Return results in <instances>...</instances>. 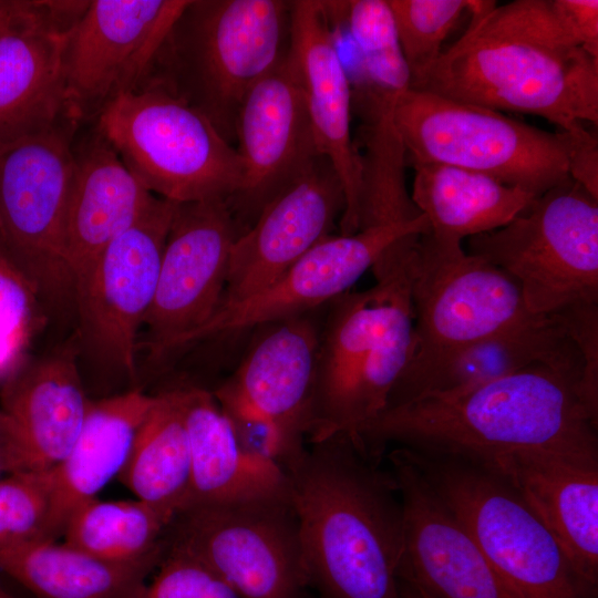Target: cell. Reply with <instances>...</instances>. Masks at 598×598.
<instances>
[{
    "instance_id": "6da1fadb",
    "label": "cell",
    "mask_w": 598,
    "mask_h": 598,
    "mask_svg": "<svg viewBox=\"0 0 598 598\" xmlns=\"http://www.w3.org/2000/svg\"><path fill=\"white\" fill-rule=\"evenodd\" d=\"M463 35L411 89L537 115L569 131L598 124V59L561 28L549 0L482 3Z\"/></svg>"
},
{
    "instance_id": "7a4b0ae2",
    "label": "cell",
    "mask_w": 598,
    "mask_h": 598,
    "mask_svg": "<svg viewBox=\"0 0 598 598\" xmlns=\"http://www.w3.org/2000/svg\"><path fill=\"white\" fill-rule=\"evenodd\" d=\"M579 385L577 377L538 364L385 409L354 437L379 460L390 443L476 461L528 451L598 455V422L585 408Z\"/></svg>"
},
{
    "instance_id": "3957f363",
    "label": "cell",
    "mask_w": 598,
    "mask_h": 598,
    "mask_svg": "<svg viewBox=\"0 0 598 598\" xmlns=\"http://www.w3.org/2000/svg\"><path fill=\"white\" fill-rule=\"evenodd\" d=\"M381 461L340 432L310 443L285 471L319 598H400L403 511Z\"/></svg>"
},
{
    "instance_id": "277c9868",
    "label": "cell",
    "mask_w": 598,
    "mask_h": 598,
    "mask_svg": "<svg viewBox=\"0 0 598 598\" xmlns=\"http://www.w3.org/2000/svg\"><path fill=\"white\" fill-rule=\"evenodd\" d=\"M416 239L390 247L372 266L375 285L326 305L306 439L354 436L381 413L414 351L411 255Z\"/></svg>"
},
{
    "instance_id": "5b68a950",
    "label": "cell",
    "mask_w": 598,
    "mask_h": 598,
    "mask_svg": "<svg viewBox=\"0 0 598 598\" xmlns=\"http://www.w3.org/2000/svg\"><path fill=\"white\" fill-rule=\"evenodd\" d=\"M291 1L188 0L146 76L202 113L231 145L248 91L287 54Z\"/></svg>"
},
{
    "instance_id": "8992f818",
    "label": "cell",
    "mask_w": 598,
    "mask_h": 598,
    "mask_svg": "<svg viewBox=\"0 0 598 598\" xmlns=\"http://www.w3.org/2000/svg\"><path fill=\"white\" fill-rule=\"evenodd\" d=\"M93 124L153 195L173 203L229 200L240 188L243 161L198 111L143 82L106 105Z\"/></svg>"
},
{
    "instance_id": "52a82bcc",
    "label": "cell",
    "mask_w": 598,
    "mask_h": 598,
    "mask_svg": "<svg viewBox=\"0 0 598 598\" xmlns=\"http://www.w3.org/2000/svg\"><path fill=\"white\" fill-rule=\"evenodd\" d=\"M393 117L411 164L461 167L536 196L570 177L560 131L413 89L400 96Z\"/></svg>"
},
{
    "instance_id": "ba28073f",
    "label": "cell",
    "mask_w": 598,
    "mask_h": 598,
    "mask_svg": "<svg viewBox=\"0 0 598 598\" xmlns=\"http://www.w3.org/2000/svg\"><path fill=\"white\" fill-rule=\"evenodd\" d=\"M409 451L518 598H591L554 537L503 476L468 457Z\"/></svg>"
},
{
    "instance_id": "9c48e42d",
    "label": "cell",
    "mask_w": 598,
    "mask_h": 598,
    "mask_svg": "<svg viewBox=\"0 0 598 598\" xmlns=\"http://www.w3.org/2000/svg\"><path fill=\"white\" fill-rule=\"evenodd\" d=\"M466 252L508 274L533 315L598 303V198L569 177L504 227L467 238Z\"/></svg>"
},
{
    "instance_id": "30bf717a",
    "label": "cell",
    "mask_w": 598,
    "mask_h": 598,
    "mask_svg": "<svg viewBox=\"0 0 598 598\" xmlns=\"http://www.w3.org/2000/svg\"><path fill=\"white\" fill-rule=\"evenodd\" d=\"M410 296L415 347L394 386L533 316L508 274L467 254L461 241L440 239L430 231L412 249Z\"/></svg>"
},
{
    "instance_id": "8fae6325",
    "label": "cell",
    "mask_w": 598,
    "mask_h": 598,
    "mask_svg": "<svg viewBox=\"0 0 598 598\" xmlns=\"http://www.w3.org/2000/svg\"><path fill=\"white\" fill-rule=\"evenodd\" d=\"M82 122L69 116L0 146V229L12 260L45 301L74 303L64 259V223L73 142Z\"/></svg>"
},
{
    "instance_id": "7c38bea8",
    "label": "cell",
    "mask_w": 598,
    "mask_h": 598,
    "mask_svg": "<svg viewBox=\"0 0 598 598\" xmlns=\"http://www.w3.org/2000/svg\"><path fill=\"white\" fill-rule=\"evenodd\" d=\"M163 539L165 548L207 565L241 598H306L309 582L291 496L184 507Z\"/></svg>"
},
{
    "instance_id": "4fadbf2b",
    "label": "cell",
    "mask_w": 598,
    "mask_h": 598,
    "mask_svg": "<svg viewBox=\"0 0 598 598\" xmlns=\"http://www.w3.org/2000/svg\"><path fill=\"white\" fill-rule=\"evenodd\" d=\"M176 204L155 196L74 291L80 342L100 363L132 380L138 332L155 293Z\"/></svg>"
},
{
    "instance_id": "5bb4252c",
    "label": "cell",
    "mask_w": 598,
    "mask_h": 598,
    "mask_svg": "<svg viewBox=\"0 0 598 598\" xmlns=\"http://www.w3.org/2000/svg\"><path fill=\"white\" fill-rule=\"evenodd\" d=\"M243 233L226 199L176 204L143 323L150 359L173 354L217 312L231 247Z\"/></svg>"
},
{
    "instance_id": "9a60e30c",
    "label": "cell",
    "mask_w": 598,
    "mask_h": 598,
    "mask_svg": "<svg viewBox=\"0 0 598 598\" xmlns=\"http://www.w3.org/2000/svg\"><path fill=\"white\" fill-rule=\"evenodd\" d=\"M188 0H94L65 33L63 73L73 112L94 121L146 76Z\"/></svg>"
},
{
    "instance_id": "2e32d148",
    "label": "cell",
    "mask_w": 598,
    "mask_h": 598,
    "mask_svg": "<svg viewBox=\"0 0 598 598\" xmlns=\"http://www.w3.org/2000/svg\"><path fill=\"white\" fill-rule=\"evenodd\" d=\"M430 231L423 214L401 223L329 235L265 290L224 306L187 336L179 349L203 339L240 332L326 306L349 291L395 243Z\"/></svg>"
},
{
    "instance_id": "e0dca14e",
    "label": "cell",
    "mask_w": 598,
    "mask_h": 598,
    "mask_svg": "<svg viewBox=\"0 0 598 598\" xmlns=\"http://www.w3.org/2000/svg\"><path fill=\"white\" fill-rule=\"evenodd\" d=\"M403 511L398 575L434 598H518L437 495L406 447L388 455Z\"/></svg>"
},
{
    "instance_id": "ac0fdd59",
    "label": "cell",
    "mask_w": 598,
    "mask_h": 598,
    "mask_svg": "<svg viewBox=\"0 0 598 598\" xmlns=\"http://www.w3.org/2000/svg\"><path fill=\"white\" fill-rule=\"evenodd\" d=\"M244 177L228 200L245 231L264 206L299 179L321 155L291 64L286 56L246 94L236 120Z\"/></svg>"
},
{
    "instance_id": "d6986e66",
    "label": "cell",
    "mask_w": 598,
    "mask_h": 598,
    "mask_svg": "<svg viewBox=\"0 0 598 598\" xmlns=\"http://www.w3.org/2000/svg\"><path fill=\"white\" fill-rule=\"evenodd\" d=\"M344 207L342 184L331 163L320 155L308 172L270 199L235 240L219 308L272 285L331 235Z\"/></svg>"
},
{
    "instance_id": "ffe728a7",
    "label": "cell",
    "mask_w": 598,
    "mask_h": 598,
    "mask_svg": "<svg viewBox=\"0 0 598 598\" xmlns=\"http://www.w3.org/2000/svg\"><path fill=\"white\" fill-rule=\"evenodd\" d=\"M287 58L301 89L318 152L344 192L340 234L359 230L361 162L351 133V89L321 0H295Z\"/></svg>"
},
{
    "instance_id": "44dd1931",
    "label": "cell",
    "mask_w": 598,
    "mask_h": 598,
    "mask_svg": "<svg viewBox=\"0 0 598 598\" xmlns=\"http://www.w3.org/2000/svg\"><path fill=\"white\" fill-rule=\"evenodd\" d=\"M321 319L316 309L260 326L236 371L212 391L224 411L271 420L297 455L306 451Z\"/></svg>"
},
{
    "instance_id": "7402d4cb",
    "label": "cell",
    "mask_w": 598,
    "mask_h": 598,
    "mask_svg": "<svg viewBox=\"0 0 598 598\" xmlns=\"http://www.w3.org/2000/svg\"><path fill=\"white\" fill-rule=\"evenodd\" d=\"M478 462L517 491L554 537L584 590L596 598L598 455L528 451Z\"/></svg>"
},
{
    "instance_id": "603a6c76",
    "label": "cell",
    "mask_w": 598,
    "mask_h": 598,
    "mask_svg": "<svg viewBox=\"0 0 598 598\" xmlns=\"http://www.w3.org/2000/svg\"><path fill=\"white\" fill-rule=\"evenodd\" d=\"M154 198L155 195L140 184L94 124L76 134L63 240L74 291L107 246Z\"/></svg>"
},
{
    "instance_id": "cb8c5ba5",
    "label": "cell",
    "mask_w": 598,
    "mask_h": 598,
    "mask_svg": "<svg viewBox=\"0 0 598 598\" xmlns=\"http://www.w3.org/2000/svg\"><path fill=\"white\" fill-rule=\"evenodd\" d=\"M538 364L570 373L581 382L580 350L557 313L533 315L461 348L420 375L395 385L385 409L429 394L477 386Z\"/></svg>"
},
{
    "instance_id": "d4e9b609",
    "label": "cell",
    "mask_w": 598,
    "mask_h": 598,
    "mask_svg": "<svg viewBox=\"0 0 598 598\" xmlns=\"http://www.w3.org/2000/svg\"><path fill=\"white\" fill-rule=\"evenodd\" d=\"M190 448V482L184 507L266 497H290L287 473L243 451L213 392L174 386ZM181 508V509H182Z\"/></svg>"
},
{
    "instance_id": "484cf974",
    "label": "cell",
    "mask_w": 598,
    "mask_h": 598,
    "mask_svg": "<svg viewBox=\"0 0 598 598\" xmlns=\"http://www.w3.org/2000/svg\"><path fill=\"white\" fill-rule=\"evenodd\" d=\"M78 351L76 341L70 342L23 362L0 390L1 410L22 433L40 470L54 467L68 455L90 406Z\"/></svg>"
},
{
    "instance_id": "4316f807",
    "label": "cell",
    "mask_w": 598,
    "mask_h": 598,
    "mask_svg": "<svg viewBox=\"0 0 598 598\" xmlns=\"http://www.w3.org/2000/svg\"><path fill=\"white\" fill-rule=\"evenodd\" d=\"M141 388L90 402L82 429L68 455L49 468L52 507L49 538L63 536L71 514L122 471L137 430L155 402Z\"/></svg>"
},
{
    "instance_id": "83f0119b",
    "label": "cell",
    "mask_w": 598,
    "mask_h": 598,
    "mask_svg": "<svg viewBox=\"0 0 598 598\" xmlns=\"http://www.w3.org/2000/svg\"><path fill=\"white\" fill-rule=\"evenodd\" d=\"M65 33L40 23L0 37V146L79 118L65 87Z\"/></svg>"
},
{
    "instance_id": "f1b7e54d",
    "label": "cell",
    "mask_w": 598,
    "mask_h": 598,
    "mask_svg": "<svg viewBox=\"0 0 598 598\" xmlns=\"http://www.w3.org/2000/svg\"><path fill=\"white\" fill-rule=\"evenodd\" d=\"M411 198L429 221L430 233L462 241L504 227L536 195L489 176L439 163H412Z\"/></svg>"
},
{
    "instance_id": "f546056e",
    "label": "cell",
    "mask_w": 598,
    "mask_h": 598,
    "mask_svg": "<svg viewBox=\"0 0 598 598\" xmlns=\"http://www.w3.org/2000/svg\"><path fill=\"white\" fill-rule=\"evenodd\" d=\"M161 560L113 564L65 543L43 540L1 550L0 571L35 598H125Z\"/></svg>"
},
{
    "instance_id": "4dcf8cb0",
    "label": "cell",
    "mask_w": 598,
    "mask_h": 598,
    "mask_svg": "<svg viewBox=\"0 0 598 598\" xmlns=\"http://www.w3.org/2000/svg\"><path fill=\"white\" fill-rule=\"evenodd\" d=\"M118 474L137 499L167 523L184 506L190 482V448L175 389L155 394Z\"/></svg>"
},
{
    "instance_id": "1f68e13d",
    "label": "cell",
    "mask_w": 598,
    "mask_h": 598,
    "mask_svg": "<svg viewBox=\"0 0 598 598\" xmlns=\"http://www.w3.org/2000/svg\"><path fill=\"white\" fill-rule=\"evenodd\" d=\"M331 29L346 33L352 64L346 68L351 100H398L411 87V74L388 0L322 1Z\"/></svg>"
},
{
    "instance_id": "d6a6232c",
    "label": "cell",
    "mask_w": 598,
    "mask_h": 598,
    "mask_svg": "<svg viewBox=\"0 0 598 598\" xmlns=\"http://www.w3.org/2000/svg\"><path fill=\"white\" fill-rule=\"evenodd\" d=\"M168 523L136 501H100L80 505L70 516L64 543L101 560L134 564L163 558Z\"/></svg>"
},
{
    "instance_id": "836d02e7",
    "label": "cell",
    "mask_w": 598,
    "mask_h": 598,
    "mask_svg": "<svg viewBox=\"0 0 598 598\" xmlns=\"http://www.w3.org/2000/svg\"><path fill=\"white\" fill-rule=\"evenodd\" d=\"M354 144L361 162L359 230L419 217L406 189V151L393 117L360 124Z\"/></svg>"
},
{
    "instance_id": "e575fe53",
    "label": "cell",
    "mask_w": 598,
    "mask_h": 598,
    "mask_svg": "<svg viewBox=\"0 0 598 598\" xmlns=\"http://www.w3.org/2000/svg\"><path fill=\"white\" fill-rule=\"evenodd\" d=\"M404 60L411 74V87L420 82L443 53V42L472 0H388ZM410 87V89H411Z\"/></svg>"
},
{
    "instance_id": "d590c367",
    "label": "cell",
    "mask_w": 598,
    "mask_h": 598,
    "mask_svg": "<svg viewBox=\"0 0 598 598\" xmlns=\"http://www.w3.org/2000/svg\"><path fill=\"white\" fill-rule=\"evenodd\" d=\"M51 507L49 468L22 470L1 477L0 551L50 540Z\"/></svg>"
},
{
    "instance_id": "8d00e7d4",
    "label": "cell",
    "mask_w": 598,
    "mask_h": 598,
    "mask_svg": "<svg viewBox=\"0 0 598 598\" xmlns=\"http://www.w3.org/2000/svg\"><path fill=\"white\" fill-rule=\"evenodd\" d=\"M158 571L125 598H241L217 573L197 558L165 548Z\"/></svg>"
},
{
    "instance_id": "74e56055",
    "label": "cell",
    "mask_w": 598,
    "mask_h": 598,
    "mask_svg": "<svg viewBox=\"0 0 598 598\" xmlns=\"http://www.w3.org/2000/svg\"><path fill=\"white\" fill-rule=\"evenodd\" d=\"M41 297L0 239V336L30 342L41 324Z\"/></svg>"
},
{
    "instance_id": "f35d334b",
    "label": "cell",
    "mask_w": 598,
    "mask_h": 598,
    "mask_svg": "<svg viewBox=\"0 0 598 598\" xmlns=\"http://www.w3.org/2000/svg\"><path fill=\"white\" fill-rule=\"evenodd\" d=\"M557 315L580 350L584 361L580 398L598 422V303L574 305Z\"/></svg>"
},
{
    "instance_id": "ab89813d",
    "label": "cell",
    "mask_w": 598,
    "mask_h": 598,
    "mask_svg": "<svg viewBox=\"0 0 598 598\" xmlns=\"http://www.w3.org/2000/svg\"><path fill=\"white\" fill-rule=\"evenodd\" d=\"M557 21L573 41L598 59V1L549 0Z\"/></svg>"
},
{
    "instance_id": "60d3db41",
    "label": "cell",
    "mask_w": 598,
    "mask_h": 598,
    "mask_svg": "<svg viewBox=\"0 0 598 598\" xmlns=\"http://www.w3.org/2000/svg\"><path fill=\"white\" fill-rule=\"evenodd\" d=\"M564 137L568 173L589 194L598 198V141L584 125L560 131Z\"/></svg>"
},
{
    "instance_id": "b9f144b4",
    "label": "cell",
    "mask_w": 598,
    "mask_h": 598,
    "mask_svg": "<svg viewBox=\"0 0 598 598\" xmlns=\"http://www.w3.org/2000/svg\"><path fill=\"white\" fill-rule=\"evenodd\" d=\"M40 23H50L63 31L53 1L0 0V37Z\"/></svg>"
},
{
    "instance_id": "7bdbcfd3",
    "label": "cell",
    "mask_w": 598,
    "mask_h": 598,
    "mask_svg": "<svg viewBox=\"0 0 598 598\" xmlns=\"http://www.w3.org/2000/svg\"><path fill=\"white\" fill-rule=\"evenodd\" d=\"M22 470H40L27 452L0 447V478Z\"/></svg>"
},
{
    "instance_id": "ee69618b",
    "label": "cell",
    "mask_w": 598,
    "mask_h": 598,
    "mask_svg": "<svg viewBox=\"0 0 598 598\" xmlns=\"http://www.w3.org/2000/svg\"><path fill=\"white\" fill-rule=\"evenodd\" d=\"M0 447L23 451L32 456L22 433L10 416L2 410H0Z\"/></svg>"
},
{
    "instance_id": "f6af8a7d",
    "label": "cell",
    "mask_w": 598,
    "mask_h": 598,
    "mask_svg": "<svg viewBox=\"0 0 598 598\" xmlns=\"http://www.w3.org/2000/svg\"><path fill=\"white\" fill-rule=\"evenodd\" d=\"M400 598H434L413 579L398 575Z\"/></svg>"
},
{
    "instance_id": "bcb514c9",
    "label": "cell",
    "mask_w": 598,
    "mask_h": 598,
    "mask_svg": "<svg viewBox=\"0 0 598 598\" xmlns=\"http://www.w3.org/2000/svg\"><path fill=\"white\" fill-rule=\"evenodd\" d=\"M0 598H18L14 595H12L9 590L4 588L2 582L0 581Z\"/></svg>"
},
{
    "instance_id": "7dc6e473",
    "label": "cell",
    "mask_w": 598,
    "mask_h": 598,
    "mask_svg": "<svg viewBox=\"0 0 598 598\" xmlns=\"http://www.w3.org/2000/svg\"><path fill=\"white\" fill-rule=\"evenodd\" d=\"M0 239L2 240V238H1V229H0Z\"/></svg>"
}]
</instances>
